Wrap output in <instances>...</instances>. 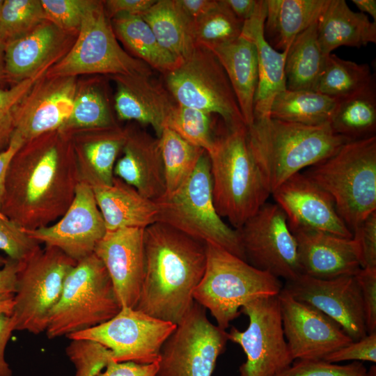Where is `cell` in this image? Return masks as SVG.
Wrapping results in <instances>:
<instances>
[{
	"label": "cell",
	"instance_id": "d590c367",
	"mask_svg": "<svg viewBox=\"0 0 376 376\" xmlns=\"http://www.w3.org/2000/svg\"><path fill=\"white\" fill-rule=\"evenodd\" d=\"M336 100L315 91L285 89L274 98L269 117L316 126L329 123Z\"/></svg>",
	"mask_w": 376,
	"mask_h": 376
},
{
	"label": "cell",
	"instance_id": "8d00e7d4",
	"mask_svg": "<svg viewBox=\"0 0 376 376\" xmlns=\"http://www.w3.org/2000/svg\"><path fill=\"white\" fill-rule=\"evenodd\" d=\"M374 82L375 77L368 64L357 63L330 54L326 57L315 91L340 100L363 90Z\"/></svg>",
	"mask_w": 376,
	"mask_h": 376
},
{
	"label": "cell",
	"instance_id": "9a60e30c",
	"mask_svg": "<svg viewBox=\"0 0 376 376\" xmlns=\"http://www.w3.org/2000/svg\"><path fill=\"white\" fill-rule=\"evenodd\" d=\"M237 230L245 260L285 281L301 274L296 240L276 203H265Z\"/></svg>",
	"mask_w": 376,
	"mask_h": 376
},
{
	"label": "cell",
	"instance_id": "bcb514c9",
	"mask_svg": "<svg viewBox=\"0 0 376 376\" xmlns=\"http://www.w3.org/2000/svg\"><path fill=\"white\" fill-rule=\"evenodd\" d=\"M276 376H368V373L361 361L340 365L324 359H299Z\"/></svg>",
	"mask_w": 376,
	"mask_h": 376
},
{
	"label": "cell",
	"instance_id": "be15d7a7",
	"mask_svg": "<svg viewBox=\"0 0 376 376\" xmlns=\"http://www.w3.org/2000/svg\"><path fill=\"white\" fill-rule=\"evenodd\" d=\"M7 260V258H5L0 255V267H2Z\"/></svg>",
	"mask_w": 376,
	"mask_h": 376
},
{
	"label": "cell",
	"instance_id": "c3c4849f",
	"mask_svg": "<svg viewBox=\"0 0 376 376\" xmlns=\"http://www.w3.org/2000/svg\"><path fill=\"white\" fill-rule=\"evenodd\" d=\"M361 268H376V211L366 217L353 231Z\"/></svg>",
	"mask_w": 376,
	"mask_h": 376
},
{
	"label": "cell",
	"instance_id": "83f0119b",
	"mask_svg": "<svg viewBox=\"0 0 376 376\" xmlns=\"http://www.w3.org/2000/svg\"><path fill=\"white\" fill-rule=\"evenodd\" d=\"M107 231L141 228L156 223L158 209L154 201L114 176L111 185L91 187Z\"/></svg>",
	"mask_w": 376,
	"mask_h": 376
},
{
	"label": "cell",
	"instance_id": "8992f818",
	"mask_svg": "<svg viewBox=\"0 0 376 376\" xmlns=\"http://www.w3.org/2000/svg\"><path fill=\"white\" fill-rule=\"evenodd\" d=\"M205 247L206 267L193 299L210 311L221 329L226 330L248 302L276 296L283 289L280 279L217 245L206 243Z\"/></svg>",
	"mask_w": 376,
	"mask_h": 376
},
{
	"label": "cell",
	"instance_id": "6da1fadb",
	"mask_svg": "<svg viewBox=\"0 0 376 376\" xmlns=\"http://www.w3.org/2000/svg\"><path fill=\"white\" fill-rule=\"evenodd\" d=\"M79 182L70 134L46 133L13 156L1 212L26 230L47 226L70 207Z\"/></svg>",
	"mask_w": 376,
	"mask_h": 376
},
{
	"label": "cell",
	"instance_id": "b9f144b4",
	"mask_svg": "<svg viewBox=\"0 0 376 376\" xmlns=\"http://www.w3.org/2000/svg\"><path fill=\"white\" fill-rule=\"evenodd\" d=\"M45 19L41 0H3L0 8V37L6 44Z\"/></svg>",
	"mask_w": 376,
	"mask_h": 376
},
{
	"label": "cell",
	"instance_id": "836d02e7",
	"mask_svg": "<svg viewBox=\"0 0 376 376\" xmlns=\"http://www.w3.org/2000/svg\"><path fill=\"white\" fill-rule=\"evenodd\" d=\"M317 22L298 35L289 48L285 63L288 90L315 91L327 57L318 42Z\"/></svg>",
	"mask_w": 376,
	"mask_h": 376
},
{
	"label": "cell",
	"instance_id": "d4e9b609",
	"mask_svg": "<svg viewBox=\"0 0 376 376\" xmlns=\"http://www.w3.org/2000/svg\"><path fill=\"white\" fill-rule=\"evenodd\" d=\"M65 32L48 19L6 44L4 79L13 84L48 70L63 54Z\"/></svg>",
	"mask_w": 376,
	"mask_h": 376
},
{
	"label": "cell",
	"instance_id": "f6af8a7d",
	"mask_svg": "<svg viewBox=\"0 0 376 376\" xmlns=\"http://www.w3.org/2000/svg\"><path fill=\"white\" fill-rule=\"evenodd\" d=\"M40 244L20 226L0 213V250L7 258L24 262L41 249Z\"/></svg>",
	"mask_w": 376,
	"mask_h": 376
},
{
	"label": "cell",
	"instance_id": "d6a6232c",
	"mask_svg": "<svg viewBox=\"0 0 376 376\" xmlns=\"http://www.w3.org/2000/svg\"><path fill=\"white\" fill-rule=\"evenodd\" d=\"M118 40L149 67L164 75L180 63L159 44L151 28L141 15L120 14L111 19Z\"/></svg>",
	"mask_w": 376,
	"mask_h": 376
},
{
	"label": "cell",
	"instance_id": "4316f807",
	"mask_svg": "<svg viewBox=\"0 0 376 376\" xmlns=\"http://www.w3.org/2000/svg\"><path fill=\"white\" fill-rule=\"evenodd\" d=\"M80 182L91 187L111 185L113 169L126 139V129L114 127L70 133Z\"/></svg>",
	"mask_w": 376,
	"mask_h": 376
},
{
	"label": "cell",
	"instance_id": "ba28073f",
	"mask_svg": "<svg viewBox=\"0 0 376 376\" xmlns=\"http://www.w3.org/2000/svg\"><path fill=\"white\" fill-rule=\"evenodd\" d=\"M121 309L108 272L93 253L68 273L45 330L52 339L107 322Z\"/></svg>",
	"mask_w": 376,
	"mask_h": 376
},
{
	"label": "cell",
	"instance_id": "277c9868",
	"mask_svg": "<svg viewBox=\"0 0 376 376\" xmlns=\"http://www.w3.org/2000/svg\"><path fill=\"white\" fill-rule=\"evenodd\" d=\"M207 153L215 209L238 229L270 195L251 151L247 127L225 126Z\"/></svg>",
	"mask_w": 376,
	"mask_h": 376
},
{
	"label": "cell",
	"instance_id": "30bf717a",
	"mask_svg": "<svg viewBox=\"0 0 376 376\" xmlns=\"http://www.w3.org/2000/svg\"><path fill=\"white\" fill-rule=\"evenodd\" d=\"M164 76L166 87L176 103L217 114L228 129L246 126L228 77L208 49L196 46Z\"/></svg>",
	"mask_w": 376,
	"mask_h": 376
},
{
	"label": "cell",
	"instance_id": "e0dca14e",
	"mask_svg": "<svg viewBox=\"0 0 376 376\" xmlns=\"http://www.w3.org/2000/svg\"><path fill=\"white\" fill-rule=\"evenodd\" d=\"M26 232L38 243L57 248L77 263L94 253L107 229L93 189L80 182L71 205L59 219Z\"/></svg>",
	"mask_w": 376,
	"mask_h": 376
},
{
	"label": "cell",
	"instance_id": "ac0fdd59",
	"mask_svg": "<svg viewBox=\"0 0 376 376\" xmlns=\"http://www.w3.org/2000/svg\"><path fill=\"white\" fill-rule=\"evenodd\" d=\"M277 297L283 332L293 361L324 359L353 341L336 322L295 299L283 288Z\"/></svg>",
	"mask_w": 376,
	"mask_h": 376
},
{
	"label": "cell",
	"instance_id": "9f6ffc18",
	"mask_svg": "<svg viewBox=\"0 0 376 376\" xmlns=\"http://www.w3.org/2000/svg\"><path fill=\"white\" fill-rule=\"evenodd\" d=\"M24 144L23 141L13 134L8 148L0 152V213L3 203L5 183L9 164L19 149Z\"/></svg>",
	"mask_w": 376,
	"mask_h": 376
},
{
	"label": "cell",
	"instance_id": "603a6c76",
	"mask_svg": "<svg viewBox=\"0 0 376 376\" xmlns=\"http://www.w3.org/2000/svg\"><path fill=\"white\" fill-rule=\"evenodd\" d=\"M116 86L114 109L120 120L149 125L159 138L177 104L151 72L111 75Z\"/></svg>",
	"mask_w": 376,
	"mask_h": 376
},
{
	"label": "cell",
	"instance_id": "7a4b0ae2",
	"mask_svg": "<svg viewBox=\"0 0 376 376\" xmlns=\"http://www.w3.org/2000/svg\"><path fill=\"white\" fill-rule=\"evenodd\" d=\"M145 274L134 308L180 323L206 267L205 244L162 223L144 228Z\"/></svg>",
	"mask_w": 376,
	"mask_h": 376
},
{
	"label": "cell",
	"instance_id": "9c48e42d",
	"mask_svg": "<svg viewBox=\"0 0 376 376\" xmlns=\"http://www.w3.org/2000/svg\"><path fill=\"white\" fill-rule=\"evenodd\" d=\"M77 36L69 51L47 70V77L151 72L148 65L121 47L103 1L91 0Z\"/></svg>",
	"mask_w": 376,
	"mask_h": 376
},
{
	"label": "cell",
	"instance_id": "f35d334b",
	"mask_svg": "<svg viewBox=\"0 0 376 376\" xmlns=\"http://www.w3.org/2000/svg\"><path fill=\"white\" fill-rule=\"evenodd\" d=\"M159 139L164 169V195H169L188 180L205 150L188 143L167 127Z\"/></svg>",
	"mask_w": 376,
	"mask_h": 376
},
{
	"label": "cell",
	"instance_id": "94428289",
	"mask_svg": "<svg viewBox=\"0 0 376 376\" xmlns=\"http://www.w3.org/2000/svg\"><path fill=\"white\" fill-rule=\"evenodd\" d=\"M13 307V295L0 298V313L11 315Z\"/></svg>",
	"mask_w": 376,
	"mask_h": 376
},
{
	"label": "cell",
	"instance_id": "e7e4bbea",
	"mask_svg": "<svg viewBox=\"0 0 376 376\" xmlns=\"http://www.w3.org/2000/svg\"><path fill=\"white\" fill-rule=\"evenodd\" d=\"M3 2V0H0V8H1V6H2Z\"/></svg>",
	"mask_w": 376,
	"mask_h": 376
},
{
	"label": "cell",
	"instance_id": "5b68a950",
	"mask_svg": "<svg viewBox=\"0 0 376 376\" xmlns=\"http://www.w3.org/2000/svg\"><path fill=\"white\" fill-rule=\"evenodd\" d=\"M303 173L331 196L352 233L376 211V136L344 143Z\"/></svg>",
	"mask_w": 376,
	"mask_h": 376
},
{
	"label": "cell",
	"instance_id": "ee69618b",
	"mask_svg": "<svg viewBox=\"0 0 376 376\" xmlns=\"http://www.w3.org/2000/svg\"><path fill=\"white\" fill-rule=\"evenodd\" d=\"M65 352L75 367V376H96L113 359L109 349L87 339L71 340Z\"/></svg>",
	"mask_w": 376,
	"mask_h": 376
},
{
	"label": "cell",
	"instance_id": "7bdbcfd3",
	"mask_svg": "<svg viewBox=\"0 0 376 376\" xmlns=\"http://www.w3.org/2000/svg\"><path fill=\"white\" fill-rule=\"evenodd\" d=\"M47 71L43 70L9 88L0 87V152L8 148L14 134L15 113L17 106Z\"/></svg>",
	"mask_w": 376,
	"mask_h": 376
},
{
	"label": "cell",
	"instance_id": "f546056e",
	"mask_svg": "<svg viewBox=\"0 0 376 376\" xmlns=\"http://www.w3.org/2000/svg\"><path fill=\"white\" fill-rule=\"evenodd\" d=\"M317 36L324 56L340 46L361 47L376 42V22L352 10L344 0H329L317 22Z\"/></svg>",
	"mask_w": 376,
	"mask_h": 376
},
{
	"label": "cell",
	"instance_id": "44dd1931",
	"mask_svg": "<svg viewBox=\"0 0 376 376\" xmlns=\"http://www.w3.org/2000/svg\"><path fill=\"white\" fill-rule=\"evenodd\" d=\"M144 228L107 231L94 253L102 260L123 306L135 308L145 274Z\"/></svg>",
	"mask_w": 376,
	"mask_h": 376
},
{
	"label": "cell",
	"instance_id": "f1b7e54d",
	"mask_svg": "<svg viewBox=\"0 0 376 376\" xmlns=\"http://www.w3.org/2000/svg\"><path fill=\"white\" fill-rule=\"evenodd\" d=\"M223 67L236 97L246 127L253 123L258 86L256 49L251 41L238 38L210 48Z\"/></svg>",
	"mask_w": 376,
	"mask_h": 376
},
{
	"label": "cell",
	"instance_id": "91938a15",
	"mask_svg": "<svg viewBox=\"0 0 376 376\" xmlns=\"http://www.w3.org/2000/svg\"><path fill=\"white\" fill-rule=\"evenodd\" d=\"M352 1L361 10V13L369 14L374 22H376L375 0H352Z\"/></svg>",
	"mask_w": 376,
	"mask_h": 376
},
{
	"label": "cell",
	"instance_id": "4fadbf2b",
	"mask_svg": "<svg viewBox=\"0 0 376 376\" xmlns=\"http://www.w3.org/2000/svg\"><path fill=\"white\" fill-rule=\"evenodd\" d=\"M240 312L249 318L248 327H232L228 339L240 345L246 359L239 368L240 376H276L293 362L283 329L278 297L248 302Z\"/></svg>",
	"mask_w": 376,
	"mask_h": 376
},
{
	"label": "cell",
	"instance_id": "1f68e13d",
	"mask_svg": "<svg viewBox=\"0 0 376 376\" xmlns=\"http://www.w3.org/2000/svg\"><path fill=\"white\" fill-rule=\"evenodd\" d=\"M141 16L162 47L180 62L196 48L194 20L185 13L178 0H156Z\"/></svg>",
	"mask_w": 376,
	"mask_h": 376
},
{
	"label": "cell",
	"instance_id": "3957f363",
	"mask_svg": "<svg viewBox=\"0 0 376 376\" xmlns=\"http://www.w3.org/2000/svg\"><path fill=\"white\" fill-rule=\"evenodd\" d=\"M249 147L270 194L292 175L334 154L350 140L329 123L310 126L264 118L247 127Z\"/></svg>",
	"mask_w": 376,
	"mask_h": 376
},
{
	"label": "cell",
	"instance_id": "f907efd6",
	"mask_svg": "<svg viewBox=\"0 0 376 376\" xmlns=\"http://www.w3.org/2000/svg\"><path fill=\"white\" fill-rule=\"evenodd\" d=\"M355 277L361 291L367 334L376 332V268H361Z\"/></svg>",
	"mask_w": 376,
	"mask_h": 376
},
{
	"label": "cell",
	"instance_id": "ffe728a7",
	"mask_svg": "<svg viewBox=\"0 0 376 376\" xmlns=\"http://www.w3.org/2000/svg\"><path fill=\"white\" fill-rule=\"evenodd\" d=\"M288 223L352 238L331 196L303 173H297L272 193Z\"/></svg>",
	"mask_w": 376,
	"mask_h": 376
},
{
	"label": "cell",
	"instance_id": "7dc6e473",
	"mask_svg": "<svg viewBox=\"0 0 376 376\" xmlns=\"http://www.w3.org/2000/svg\"><path fill=\"white\" fill-rule=\"evenodd\" d=\"M91 0H41L47 19L61 30L78 33Z\"/></svg>",
	"mask_w": 376,
	"mask_h": 376
},
{
	"label": "cell",
	"instance_id": "7402d4cb",
	"mask_svg": "<svg viewBox=\"0 0 376 376\" xmlns=\"http://www.w3.org/2000/svg\"><path fill=\"white\" fill-rule=\"evenodd\" d=\"M303 274L320 279L355 276L361 269L356 243L329 233L289 224Z\"/></svg>",
	"mask_w": 376,
	"mask_h": 376
},
{
	"label": "cell",
	"instance_id": "52a82bcc",
	"mask_svg": "<svg viewBox=\"0 0 376 376\" xmlns=\"http://www.w3.org/2000/svg\"><path fill=\"white\" fill-rule=\"evenodd\" d=\"M155 202L158 209L157 222L205 244L217 245L245 260L237 230L226 224L215 209L210 158L206 152L178 189Z\"/></svg>",
	"mask_w": 376,
	"mask_h": 376
},
{
	"label": "cell",
	"instance_id": "4dcf8cb0",
	"mask_svg": "<svg viewBox=\"0 0 376 376\" xmlns=\"http://www.w3.org/2000/svg\"><path fill=\"white\" fill-rule=\"evenodd\" d=\"M264 35L276 50L288 49L301 33L316 22L329 0H265Z\"/></svg>",
	"mask_w": 376,
	"mask_h": 376
},
{
	"label": "cell",
	"instance_id": "db71d44e",
	"mask_svg": "<svg viewBox=\"0 0 376 376\" xmlns=\"http://www.w3.org/2000/svg\"><path fill=\"white\" fill-rule=\"evenodd\" d=\"M13 331H15V323L12 316L0 313V376L13 375L5 359V349Z\"/></svg>",
	"mask_w": 376,
	"mask_h": 376
},
{
	"label": "cell",
	"instance_id": "7c38bea8",
	"mask_svg": "<svg viewBox=\"0 0 376 376\" xmlns=\"http://www.w3.org/2000/svg\"><path fill=\"white\" fill-rule=\"evenodd\" d=\"M228 340V332L194 301L164 343L157 376H212Z\"/></svg>",
	"mask_w": 376,
	"mask_h": 376
},
{
	"label": "cell",
	"instance_id": "ab89813d",
	"mask_svg": "<svg viewBox=\"0 0 376 376\" xmlns=\"http://www.w3.org/2000/svg\"><path fill=\"white\" fill-rule=\"evenodd\" d=\"M243 24L224 0H218L214 8L193 22L196 45L210 48L231 42L240 36Z\"/></svg>",
	"mask_w": 376,
	"mask_h": 376
},
{
	"label": "cell",
	"instance_id": "11a10c76",
	"mask_svg": "<svg viewBox=\"0 0 376 376\" xmlns=\"http://www.w3.org/2000/svg\"><path fill=\"white\" fill-rule=\"evenodd\" d=\"M20 263L7 258L0 269V298L14 295Z\"/></svg>",
	"mask_w": 376,
	"mask_h": 376
},
{
	"label": "cell",
	"instance_id": "74e56055",
	"mask_svg": "<svg viewBox=\"0 0 376 376\" xmlns=\"http://www.w3.org/2000/svg\"><path fill=\"white\" fill-rule=\"evenodd\" d=\"M117 126L106 91L97 83L77 89L72 113L59 130L70 134Z\"/></svg>",
	"mask_w": 376,
	"mask_h": 376
},
{
	"label": "cell",
	"instance_id": "681fc988",
	"mask_svg": "<svg viewBox=\"0 0 376 376\" xmlns=\"http://www.w3.org/2000/svg\"><path fill=\"white\" fill-rule=\"evenodd\" d=\"M324 360L331 363L344 361L376 362V332L352 341L331 352Z\"/></svg>",
	"mask_w": 376,
	"mask_h": 376
},
{
	"label": "cell",
	"instance_id": "f5cc1de1",
	"mask_svg": "<svg viewBox=\"0 0 376 376\" xmlns=\"http://www.w3.org/2000/svg\"><path fill=\"white\" fill-rule=\"evenodd\" d=\"M156 0H108L103 1L109 18L120 14L141 15Z\"/></svg>",
	"mask_w": 376,
	"mask_h": 376
},
{
	"label": "cell",
	"instance_id": "6125c7cd",
	"mask_svg": "<svg viewBox=\"0 0 376 376\" xmlns=\"http://www.w3.org/2000/svg\"><path fill=\"white\" fill-rule=\"evenodd\" d=\"M6 42L0 37V81L4 80V56Z\"/></svg>",
	"mask_w": 376,
	"mask_h": 376
},
{
	"label": "cell",
	"instance_id": "6f0895ef",
	"mask_svg": "<svg viewBox=\"0 0 376 376\" xmlns=\"http://www.w3.org/2000/svg\"><path fill=\"white\" fill-rule=\"evenodd\" d=\"M178 2L185 13L194 21L214 8L218 0H178Z\"/></svg>",
	"mask_w": 376,
	"mask_h": 376
},
{
	"label": "cell",
	"instance_id": "680465c9",
	"mask_svg": "<svg viewBox=\"0 0 376 376\" xmlns=\"http://www.w3.org/2000/svg\"><path fill=\"white\" fill-rule=\"evenodd\" d=\"M224 1L235 15L243 22L253 15L257 5V0Z\"/></svg>",
	"mask_w": 376,
	"mask_h": 376
},
{
	"label": "cell",
	"instance_id": "e575fe53",
	"mask_svg": "<svg viewBox=\"0 0 376 376\" xmlns=\"http://www.w3.org/2000/svg\"><path fill=\"white\" fill-rule=\"evenodd\" d=\"M336 100L329 120L335 134L350 141L375 136V82L357 93Z\"/></svg>",
	"mask_w": 376,
	"mask_h": 376
},
{
	"label": "cell",
	"instance_id": "5bb4252c",
	"mask_svg": "<svg viewBox=\"0 0 376 376\" xmlns=\"http://www.w3.org/2000/svg\"><path fill=\"white\" fill-rule=\"evenodd\" d=\"M176 327L136 308L123 306L107 322L67 337L100 343L111 352L115 361L147 364L159 361L162 347Z\"/></svg>",
	"mask_w": 376,
	"mask_h": 376
},
{
	"label": "cell",
	"instance_id": "816d5d0a",
	"mask_svg": "<svg viewBox=\"0 0 376 376\" xmlns=\"http://www.w3.org/2000/svg\"><path fill=\"white\" fill-rule=\"evenodd\" d=\"M159 361L138 363L133 361L118 362L111 359L104 371L96 376H157Z\"/></svg>",
	"mask_w": 376,
	"mask_h": 376
},
{
	"label": "cell",
	"instance_id": "2e32d148",
	"mask_svg": "<svg viewBox=\"0 0 376 376\" xmlns=\"http://www.w3.org/2000/svg\"><path fill=\"white\" fill-rule=\"evenodd\" d=\"M283 288L336 322L353 341L368 334L361 291L355 276L320 279L301 274L285 281Z\"/></svg>",
	"mask_w": 376,
	"mask_h": 376
},
{
	"label": "cell",
	"instance_id": "60d3db41",
	"mask_svg": "<svg viewBox=\"0 0 376 376\" xmlns=\"http://www.w3.org/2000/svg\"><path fill=\"white\" fill-rule=\"evenodd\" d=\"M165 127L206 152L210 151L216 139L211 113L178 103L170 113Z\"/></svg>",
	"mask_w": 376,
	"mask_h": 376
},
{
	"label": "cell",
	"instance_id": "d6986e66",
	"mask_svg": "<svg viewBox=\"0 0 376 376\" xmlns=\"http://www.w3.org/2000/svg\"><path fill=\"white\" fill-rule=\"evenodd\" d=\"M42 77L15 110L14 135L24 143L59 130L72 111L77 89L75 77Z\"/></svg>",
	"mask_w": 376,
	"mask_h": 376
},
{
	"label": "cell",
	"instance_id": "8fae6325",
	"mask_svg": "<svg viewBox=\"0 0 376 376\" xmlns=\"http://www.w3.org/2000/svg\"><path fill=\"white\" fill-rule=\"evenodd\" d=\"M76 264L58 249L46 246L20 263L11 314L15 330L33 334L45 331L65 279Z\"/></svg>",
	"mask_w": 376,
	"mask_h": 376
},
{
	"label": "cell",
	"instance_id": "cb8c5ba5",
	"mask_svg": "<svg viewBox=\"0 0 376 376\" xmlns=\"http://www.w3.org/2000/svg\"><path fill=\"white\" fill-rule=\"evenodd\" d=\"M125 129L122 155L115 164L113 175L155 201L166 194L159 139L138 128Z\"/></svg>",
	"mask_w": 376,
	"mask_h": 376
},
{
	"label": "cell",
	"instance_id": "484cf974",
	"mask_svg": "<svg viewBox=\"0 0 376 376\" xmlns=\"http://www.w3.org/2000/svg\"><path fill=\"white\" fill-rule=\"evenodd\" d=\"M266 10V1L257 0L255 12L244 22L240 35L251 41L256 49L258 79L254 101V120L269 118L274 97L286 89L285 63L289 49L279 52L267 41L264 35Z\"/></svg>",
	"mask_w": 376,
	"mask_h": 376
}]
</instances>
